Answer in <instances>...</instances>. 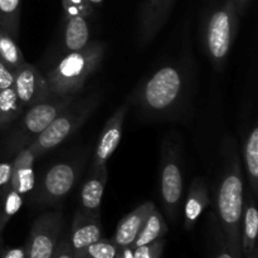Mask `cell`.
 <instances>
[{
  "instance_id": "obj_12",
  "label": "cell",
  "mask_w": 258,
  "mask_h": 258,
  "mask_svg": "<svg viewBox=\"0 0 258 258\" xmlns=\"http://www.w3.org/2000/svg\"><path fill=\"white\" fill-rule=\"evenodd\" d=\"M127 111L128 105L123 103L122 106H120L113 112V115L106 122L105 127H103L102 133L100 135V139L97 141V145H96L95 153H93L91 171L107 164V160L117 149L121 136H122V127Z\"/></svg>"
},
{
  "instance_id": "obj_10",
  "label": "cell",
  "mask_w": 258,
  "mask_h": 258,
  "mask_svg": "<svg viewBox=\"0 0 258 258\" xmlns=\"http://www.w3.org/2000/svg\"><path fill=\"white\" fill-rule=\"evenodd\" d=\"M13 87L24 108L32 107L54 96L50 92L45 76L42 75L39 68L28 62L23 63L22 67L14 72Z\"/></svg>"
},
{
  "instance_id": "obj_20",
  "label": "cell",
  "mask_w": 258,
  "mask_h": 258,
  "mask_svg": "<svg viewBox=\"0 0 258 258\" xmlns=\"http://www.w3.org/2000/svg\"><path fill=\"white\" fill-rule=\"evenodd\" d=\"M243 160L251 194L258 196V126L253 127L247 135L243 144Z\"/></svg>"
},
{
  "instance_id": "obj_4",
  "label": "cell",
  "mask_w": 258,
  "mask_h": 258,
  "mask_svg": "<svg viewBox=\"0 0 258 258\" xmlns=\"http://www.w3.org/2000/svg\"><path fill=\"white\" fill-rule=\"evenodd\" d=\"M98 102H100V95L97 92L81 100L75 98L64 110L58 113L57 117L28 146V149L32 151L35 158H39L47 151L57 148L82 127L91 113L96 110Z\"/></svg>"
},
{
  "instance_id": "obj_27",
  "label": "cell",
  "mask_w": 258,
  "mask_h": 258,
  "mask_svg": "<svg viewBox=\"0 0 258 258\" xmlns=\"http://www.w3.org/2000/svg\"><path fill=\"white\" fill-rule=\"evenodd\" d=\"M64 15H80L88 18L93 13V7L88 0H62Z\"/></svg>"
},
{
  "instance_id": "obj_7",
  "label": "cell",
  "mask_w": 258,
  "mask_h": 258,
  "mask_svg": "<svg viewBox=\"0 0 258 258\" xmlns=\"http://www.w3.org/2000/svg\"><path fill=\"white\" fill-rule=\"evenodd\" d=\"M183 168L180 149L165 140L161 151L160 197L164 211L171 222H175L183 206Z\"/></svg>"
},
{
  "instance_id": "obj_2",
  "label": "cell",
  "mask_w": 258,
  "mask_h": 258,
  "mask_svg": "<svg viewBox=\"0 0 258 258\" xmlns=\"http://www.w3.org/2000/svg\"><path fill=\"white\" fill-rule=\"evenodd\" d=\"M243 203L241 154L234 139L229 136L223 143V170L217 186L216 206L219 227L234 258H243L241 244Z\"/></svg>"
},
{
  "instance_id": "obj_28",
  "label": "cell",
  "mask_w": 258,
  "mask_h": 258,
  "mask_svg": "<svg viewBox=\"0 0 258 258\" xmlns=\"http://www.w3.org/2000/svg\"><path fill=\"white\" fill-rule=\"evenodd\" d=\"M164 239H158L144 246L133 247L134 258H161L164 251Z\"/></svg>"
},
{
  "instance_id": "obj_16",
  "label": "cell",
  "mask_w": 258,
  "mask_h": 258,
  "mask_svg": "<svg viewBox=\"0 0 258 258\" xmlns=\"http://www.w3.org/2000/svg\"><path fill=\"white\" fill-rule=\"evenodd\" d=\"M35 156L28 148L23 149L15 156L12 163V176H10L9 185L18 193L24 196L30 193L35 185V175L33 170V164Z\"/></svg>"
},
{
  "instance_id": "obj_18",
  "label": "cell",
  "mask_w": 258,
  "mask_h": 258,
  "mask_svg": "<svg viewBox=\"0 0 258 258\" xmlns=\"http://www.w3.org/2000/svg\"><path fill=\"white\" fill-rule=\"evenodd\" d=\"M258 233V212L254 197L249 194L248 198L243 203V213H242L241 224V244L242 254L248 256L256 249Z\"/></svg>"
},
{
  "instance_id": "obj_9",
  "label": "cell",
  "mask_w": 258,
  "mask_h": 258,
  "mask_svg": "<svg viewBox=\"0 0 258 258\" xmlns=\"http://www.w3.org/2000/svg\"><path fill=\"white\" fill-rule=\"evenodd\" d=\"M64 219L60 211L43 213L33 223L25 244L27 258H53L62 238Z\"/></svg>"
},
{
  "instance_id": "obj_30",
  "label": "cell",
  "mask_w": 258,
  "mask_h": 258,
  "mask_svg": "<svg viewBox=\"0 0 258 258\" xmlns=\"http://www.w3.org/2000/svg\"><path fill=\"white\" fill-rule=\"evenodd\" d=\"M13 85H14V73L0 59V91L13 87Z\"/></svg>"
},
{
  "instance_id": "obj_36",
  "label": "cell",
  "mask_w": 258,
  "mask_h": 258,
  "mask_svg": "<svg viewBox=\"0 0 258 258\" xmlns=\"http://www.w3.org/2000/svg\"><path fill=\"white\" fill-rule=\"evenodd\" d=\"M243 258H258V249L256 247V249H254L253 252H252L251 254H248V256H244Z\"/></svg>"
},
{
  "instance_id": "obj_22",
  "label": "cell",
  "mask_w": 258,
  "mask_h": 258,
  "mask_svg": "<svg viewBox=\"0 0 258 258\" xmlns=\"http://www.w3.org/2000/svg\"><path fill=\"white\" fill-rule=\"evenodd\" d=\"M24 111V106L20 103L14 87L0 91V130L15 122Z\"/></svg>"
},
{
  "instance_id": "obj_13",
  "label": "cell",
  "mask_w": 258,
  "mask_h": 258,
  "mask_svg": "<svg viewBox=\"0 0 258 258\" xmlns=\"http://www.w3.org/2000/svg\"><path fill=\"white\" fill-rule=\"evenodd\" d=\"M102 238V224L100 217L90 216L81 209H77L71 227L70 241L73 252H78L90 244Z\"/></svg>"
},
{
  "instance_id": "obj_14",
  "label": "cell",
  "mask_w": 258,
  "mask_h": 258,
  "mask_svg": "<svg viewBox=\"0 0 258 258\" xmlns=\"http://www.w3.org/2000/svg\"><path fill=\"white\" fill-rule=\"evenodd\" d=\"M154 208H155L154 202H145L121 219L112 238V241L117 244V247L122 248V247L133 246L134 241L138 237L140 229L143 228L146 218L153 212Z\"/></svg>"
},
{
  "instance_id": "obj_3",
  "label": "cell",
  "mask_w": 258,
  "mask_h": 258,
  "mask_svg": "<svg viewBox=\"0 0 258 258\" xmlns=\"http://www.w3.org/2000/svg\"><path fill=\"white\" fill-rule=\"evenodd\" d=\"M106 52L102 42H90L82 49L68 52L45 75L50 92L55 96H76L98 70Z\"/></svg>"
},
{
  "instance_id": "obj_21",
  "label": "cell",
  "mask_w": 258,
  "mask_h": 258,
  "mask_svg": "<svg viewBox=\"0 0 258 258\" xmlns=\"http://www.w3.org/2000/svg\"><path fill=\"white\" fill-rule=\"evenodd\" d=\"M168 224H166L165 218L160 211L156 208L153 209L149 217L146 218L145 223H144L143 228L139 232L138 237L134 241L133 246L131 247H139L144 246V244L151 243L154 241L161 239L166 233H168Z\"/></svg>"
},
{
  "instance_id": "obj_15",
  "label": "cell",
  "mask_w": 258,
  "mask_h": 258,
  "mask_svg": "<svg viewBox=\"0 0 258 258\" xmlns=\"http://www.w3.org/2000/svg\"><path fill=\"white\" fill-rule=\"evenodd\" d=\"M107 178L108 171L106 164L91 171L90 178L85 181L81 189V211L90 216L100 217L101 202Z\"/></svg>"
},
{
  "instance_id": "obj_35",
  "label": "cell",
  "mask_w": 258,
  "mask_h": 258,
  "mask_svg": "<svg viewBox=\"0 0 258 258\" xmlns=\"http://www.w3.org/2000/svg\"><path fill=\"white\" fill-rule=\"evenodd\" d=\"M233 2L234 4H236V8L237 10H238V13H242L249 4H251L252 0H233Z\"/></svg>"
},
{
  "instance_id": "obj_17",
  "label": "cell",
  "mask_w": 258,
  "mask_h": 258,
  "mask_svg": "<svg viewBox=\"0 0 258 258\" xmlns=\"http://www.w3.org/2000/svg\"><path fill=\"white\" fill-rule=\"evenodd\" d=\"M209 203L208 186L202 178H196L190 184L184 202V228L191 229Z\"/></svg>"
},
{
  "instance_id": "obj_23",
  "label": "cell",
  "mask_w": 258,
  "mask_h": 258,
  "mask_svg": "<svg viewBox=\"0 0 258 258\" xmlns=\"http://www.w3.org/2000/svg\"><path fill=\"white\" fill-rule=\"evenodd\" d=\"M0 28L14 39L19 37L20 0H0Z\"/></svg>"
},
{
  "instance_id": "obj_37",
  "label": "cell",
  "mask_w": 258,
  "mask_h": 258,
  "mask_svg": "<svg viewBox=\"0 0 258 258\" xmlns=\"http://www.w3.org/2000/svg\"><path fill=\"white\" fill-rule=\"evenodd\" d=\"M88 2H90V4L92 5V7H95V5H100L103 0H88Z\"/></svg>"
},
{
  "instance_id": "obj_26",
  "label": "cell",
  "mask_w": 258,
  "mask_h": 258,
  "mask_svg": "<svg viewBox=\"0 0 258 258\" xmlns=\"http://www.w3.org/2000/svg\"><path fill=\"white\" fill-rule=\"evenodd\" d=\"M120 247L112 239H98L86 248L76 252V258H117Z\"/></svg>"
},
{
  "instance_id": "obj_1",
  "label": "cell",
  "mask_w": 258,
  "mask_h": 258,
  "mask_svg": "<svg viewBox=\"0 0 258 258\" xmlns=\"http://www.w3.org/2000/svg\"><path fill=\"white\" fill-rule=\"evenodd\" d=\"M190 55L173 60L151 73L134 93L133 102L146 117L170 120L185 111L193 88Z\"/></svg>"
},
{
  "instance_id": "obj_34",
  "label": "cell",
  "mask_w": 258,
  "mask_h": 258,
  "mask_svg": "<svg viewBox=\"0 0 258 258\" xmlns=\"http://www.w3.org/2000/svg\"><path fill=\"white\" fill-rule=\"evenodd\" d=\"M117 258H134L133 247H122V248H120Z\"/></svg>"
},
{
  "instance_id": "obj_6",
  "label": "cell",
  "mask_w": 258,
  "mask_h": 258,
  "mask_svg": "<svg viewBox=\"0 0 258 258\" xmlns=\"http://www.w3.org/2000/svg\"><path fill=\"white\" fill-rule=\"evenodd\" d=\"M76 96H52L43 102L37 103L27 108L18 118V123L12 131L8 141V150L10 154H18L23 149L28 148L49 123L64 110Z\"/></svg>"
},
{
  "instance_id": "obj_11",
  "label": "cell",
  "mask_w": 258,
  "mask_h": 258,
  "mask_svg": "<svg viewBox=\"0 0 258 258\" xmlns=\"http://www.w3.org/2000/svg\"><path fill=\"white\" fill-rule=\"evenodd\" d=\"M175 0H143L139 12L138 39L141 45L150 43L170 17Z\"/></svg>"
},
{
  "instance_id": "obj_24",
  "label": "cell",
  "mask_w": 258,
  "mask_h": 258,
  "mask_svg": "<svg viewBox=\"0 0 258 258\" xmlns=\"http://www.w3.org/2000/svg\"><path fill=\"white\" fill-rule=\"evenodd\" d=\"M0 59L13 73L19 70L23 63L27 62L14 38L10 37L2 28H0Z\"/></svg>"
},
{
  "instance_id": "obj_25",
  "label": "cell",
  "mask_w": 258,
  "mask_h": 258,
  "mask_svg": "<svg viewBox=\"0 0 258 258\" xmlns=\"http://www.w3.org/2000/svg\"><path fill=\"white\" fill-rule=\"evenodd\" d=\"M22 194L14 190L9 185V183L3 186L2 196H0V233L7 226L9 219L19 212V209L22 208Z\"/></svg>"
},
{
  "instance_id": "obj_33",
  "label": "cell",
  "mask_w": 258,
  "mask_h": 258,
  "mask_svg": "<svg viewBox=\"0 0 258 258\" xmlns=\"http://www.w3.org/2000/svg\"><path fill=\"white\" fill-rule=\"evenodd\" d=\"M0 258H27L25 247L5 249V251L0 252Z\"/></svg>"
},
{
  "instance_id": "obj_39",
  "label": "cell",
  "mask_w": 258,
  "mask_h": 258,
  "mask_svg": "<svg viewBox=\"0 0 258 258\" xmlns=\"http://www.w3.org/2000/svg\"><path fill=\"white\" fill-rule=\"evenodd\" d=\"M0 196H2V188H0Z\"/></svg>"
},
{
  "instance_id": "obj_19",
  "label": "cell",
  "mask_w": 258,
  "mask_h": 258,
  "mask_svg": "<svg viewBox=\"0 0 258 258\" xmlns=\"http://www.w3.org/2000/svg\"><path fill=\"white\" fill-rule=\"evenodd\" d=\"M63 43L68 52L82 49L90 43V27L86 18L80 15H64Z\"/></svg>"
},
{
  "instance_id": "obj_38",
  "label": "cell",
  "mask_w": 258,
  "mask_h": 258,
  "mask_svg": "<svg viewBox=\"0 0 258 258\" xmlns=\"http://www.w3.org/2000/svg\"><path fill=\"white\" fill-rule=\"evenodd\" d=\"M0 252H2V233H0Z\"/></svg>"
},
{
  "instance_id": "obj_32",
  "label": "cell",
  "mask_w": 258,
  "mask_h": 258,
  "mask_svg": "<svg viewBox=\"0 0 258 258\" xmlns=\"http://www.w3.org/2000/svg\"><path fill=\"white\" fill-rule=\"evenodd\" d=\"M12 176V164L0 163V188L7 185Z\"/></svg>"
},
{
  "instance_id": "obj_8",
  "label": "cell",
  "mask_w": 258,
  "mask_h": 258,
  "mask_svg": "<svg viewBox=\"0 0 258 258\" xmlns=\"http://www.w3.org/2000/svg\"><path fill=\"white\" fill-rule=\"evenodd\" d=\"M82 169L78 161H60L50 166L40 180L33 202L39 206H55L75 188Z\"/></svg>"
},
{
  "instance_id": "obj_31",
  "label": "cell",
  "mask_w": 258,
  "mask_h": 258,
  "mask_svg": "<svg viewBox=\"0 0 258 258\" xmlns=\"http://www.w3.org/2000/svg\"><path fill=\"white\" fill-rule=\"evenodd\" d=\"M53 258H76L75 252H73L67 237H62L60 238L57 247V251H55V254Z\"/></svg>"
},
{
  "instance_id": "obj_29",
  "label": "cell",
  "mask_w": 258,
  "mask_h": 258,
  "mask_svg": "<svg viewBox=\"0 0 258 258\" xmlns=\"http://www.w3.org/2000/svg\"><path fill=\"white\" fill-rule=\"evenodd\" d=\"M213 258H234L232 252L229 251L228 246L226 243L223 233L221 231V227L214 231V251Z\"/></svg>"
},
{
  "instance_id": "obj_5",
  "label": "cell",
  "mask_w": 258,
  "mask_h": 258,
  "mask_svg": "<svg viewBox=\"0 0 258 258\" xmlns=\"http://www.w3.org/2000/svg\"><path fill=\"white\" fill-rule=\"evenodd\" d=\"M239 27V13L233 0L214 8L204 24L203 43L208 58L217 70L226 63Z\"/></svg>"
}]
</instances>
